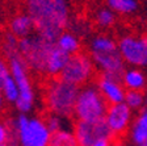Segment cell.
<instances>
[{"instance_id": "6da1fadb", "label": "cell", "mask_w": 147, "mask_h": 146, "mask_svg": "<svg viewBox=\"0 0 147 146\" xmlns=\"http://www.w3.org/2000/svg\"><path fill=\"white\" fill-rule=\"evenodd\" d=\"M26 13L33 20L36 33L51 42L66 32L71 21L68 0H28Z\"/></svg>"}, {"instance_id": "7a4b0ae2", "label": "cell", "mask_w": 147, "mask_h": 146, "mask_svg": "<svg viewBox=\"0 0 147 146\" xmlns=\"http://www.w3.org/2000/svg\"><path fill=\"white\" fill-rule=\"evenodd\" d=\"M80 87L68 83L61 78H53L47 82L43 92V101L47 112L67 119L74 115Z\"/></svg>"}, {"instance_id": "3957f363", "label": "cell", "mask_w": 147, "mask_h": 146, "mask_svg": "<svg viewBox=\"0 0 147 146\" xmlns=\"http://www.w3.org/2000/svg\"><path fill=\"white\" fill-rule=\"evenodd\" d=\"M11 124L18 146H49L51 132L43 119L20 113Z\"/></svg>"}, {"instance_id": "277c9868", "label": "cell", "mask_w": 147, "mask_h": 146, "mask_svg": "<svg viewBox=\"0 0 147 146\" xmlns=\"http://www.w3.org/2000/svg\"><path fill=\"white\" fill-rule=\"evenodd\" d=\"M9 69H11V75L17 83L18 95L17 101L15 103V107L18 113L21 115H28L34 109L37 101V94L36 88H34L33 80H32L30 75H29V69H28L25 61L22 57H16L11 61H8Z\"/></svg>"}, {"instance_id": "5b68a950", "label": "cell", "mask_w": 147, "mask_h": 146, "mask_svg": "<svg viewBox=\"0 0 147 146\" xmlns=\"http://www.w3.org/2000/svg\"><path fill=\"white\" fill-rule=\"evenodd\" d=\"M108 103L96 86L87 84L80 88L74 108V116L79 121H98L104 120Z\"/></svg>"}, {"instance_id": "8992f818", "label": "cell", "mask_w": 147, "mask_h": 146, "mask_svg": "<svg viewBox=\"0 0 147 146\" xmlns=\"http://www.w3.org/2000/svg\"><path fill=\"white\" fill-rule=\"evenodd\" d=\"M55 42L47 41L38 34H32L25 37L18 42L20 55L25 61L28 69L36 74H45L47 58L54 48Z\"/></svg>"}, {"instance_id": "52a82bcc", "label": "cell", "mask_w": 147, "mask_h": 146, "mask_svg": "<svg viewBox=\"0 0 147 146\" xmlns=\"http://www.w3.org/2000/svg\"><path fill=\"white\" fill-rule=\"evenodd\" d=\"M95 76V63L92 61L91 55L86 53H76L70 55L66 67L63 69L59 78L68 83L82 87L87 86Z\"/></svg>"}, {"instance_id": "ba28073f", "label": "cell", "mask_w": 147, "mask_h": 146, "mask_svg": "<svg viewBox=\"0 0 147 146\" xmlns=\"http://www.w3.org/2000/svg\"><path fill=\"white\" fill-rule=\"evenodd\" d=\"M74 136L79 146H92L98 140H113L112 132L104 120L98 121H79L74 125Z\"/></svg>"}, {"instance_id": "9c48e42d", "label": "cell", "mask_w": 147, "mask_h": 146, "mask_svg": "<svg viewBox=\"0 0 147 146\" xmlns=\"http://www.w3.org/2000/svg\"><path fill=\"white\" fill-rule=\"evenodd\" d=\"M118 52L123 61L131 65H147V34L141 38L126 36L121 38Z\"/></svg>"}, {"instance_id": "30bf717a", "label": "cell", "mask_w": 147, "mask_h": 146, "mask_svg": "<svg viewBox=\"0 0 147 146\" xmlns=\"http://www.w3.org/2000/svg\"><path fill=\"white\" fill-rule=\"evenodd\" d=\"M91 58L95 66L101 70V74H108L122 79L125 69H123V59L118 49L105 53H92Z\"/></svg>"}, {"instance_id": "8fae6325", "label": "cell", "mask_w": 147, "mask_h": 146, "mask_svg": "<svg viewBox=\"0 0 147 146\" xmlns=\"http://www.w3.org/2000/svg\"><path fill=\"white\" fill-rule=\"evenodd\" d=\"M130 108L126 103L110 104L108 105L107 115H105V122L109 126L112 136H121L126 132L130 121Z\"/></svg>"}, {"instance_id": "7c38bea8", "label": "cell", "mask_w": 147, "mask_h": 146, "mask_svg": "<svg viewBox=\"0 0 147 146\" xmlns=\"http://www.w3.org/2000/svg\"><path fill=\"white\" fill-rule=\"evenodd\" d=\"M96 87L98 88L108 105L125 101V90H123L122 79H119V78L108 75V74H101L97 78Z\"/></svg>"}, {"instance_id": "4fadbf2b", "label": "cell", "mask_w": 147, "mask_h": 146, "mask_svg": "<svg viewBox=\"0 0 147 146\" xmlns=\"http://www.w3.org/2000/svg\"><path fill=\"white\" fill-rule=\"evenodd\" d=\"M8 31L16 36L18 40H22L25 37H29L34 34L36 32V26L32 20V17L25 13H17V15L12 16L8 22Z\"/></svg>"}, {"instance_id": "5bb4252c", "label": "cell", "mask_w": 147, "mask_h": 146, "mask_svg": "<svg viewBox=\"0 0 147 146\" xmlns=\"http://www.w3.org/2000/svg\"><path fill=\"white\" fill-rule=\"evenodd\" d=\"M68 58L70 55L66 54L64 52H62L59 48L54 45V48L51 49V52L49 54V58H47V63H46V71L45 74L50 78H57L62 74L63 69L66 67L68 62Z\"/></svg>"}, {"instance_id": "9a60e30c", "label": "cell", "mask_w": 147, "mask_h": 146, "mask_svg": "<svg viewBox=\"0 0 147 146\" xmlns=\"http://www.w3.org/2000/svg\"><path fill=\"white\" fill-rule=\"evenodd\" d=\"M55 46L68 55H74L80 52V40L71 32H63L55 41Z\"/></svg>"}, {"instance_id": "2e32d148", "label": "cell", "mask_w": 147, "mask_h": 146, "mask_svg": "<svg viewBox=\"0 0 147 146\" xmlns=\"http://www.w3.org/2000/svg\"><path fill=\"white\" fill-rule=\"evenodd\" d=\"M18 40L16 36H13L9 31H7L3 34L1 38V52H3V57L7 61H11L16 57H20V48H18Z\"/></svg>"}, {"instance_id": "e0dca14e", "label": "cell", "mask_w": 147, "mask_h": 146, "mask_svg": "<svg viewBox=\"0 0 147 146\" xmlns=\"http://www.w3.org/2000/svg\"><path fill=\"white\" fill-rule=\"evenodd\" d=\"M118 49L117 43L114 42L110 37L100 34V36H95L89 42V52L92 53H105V52H112Z\"/></svg>"}, {"instance_id": "ac0fdd59", "label": "cell", "mask_w": 147, "mask_h": 146, "mask_svg": "<svg viewBox=\"0 0 147 146\" xmlns=\"http://www.w3.org/2000/svg\"><path fill=\"white\" fill-rule=\"evenodd\" d=\"M122 84L127 90H137L143 91L144 87V76L137 70L125 71L122 75Z\"/></svg>"}, {"instance_id": "d6986e66", "label": "cell", "mask_w": 147, "mask_h": 146, "mask_svg": "<svg viewBox=\"0 0 147 146\" xmlns=\"http://www.w3.org/2000/svg\"><path fill=\"white\" fill-rule=\"evenodd\" d=\"M49 146H79L78 141L74 136V132L68 129H63L51 134Z\"/></svg>"}, {"instance_id": "ffe728a7", "label": "cell", "mask_w": 147, "mask_h": 146, "mask_svg": "<svg viewBox=\"0 0 147 146\" xmlns=\"http://www.w3.org/2000/svg\"><path fill=\"white\" fill-rule=\"evenodd\" d=\"M133 141L135 146L147 141V111H144L135 121L133 128Z\"/></svg>"}, {"instance_id": "44dd1931", "label": "cell", "mask_w": 147, "mask_h": 146, "mask_svg": "<svg viewBox=\"0 0 147 146\" xmlns=\"http://www.w3.org/2000/svg\"><path fill=\"white\" fill-rule=\"evenodd\" d=\"M116 21V16L114 12L108 7H102V8H98L95 13V22L97 26L102 28V29H107L110 28Z\"/></svg>"}, {"instance_id": "7402d4cb", "label": "cell", "mask_w": 147, "mask_h": 146, "mask_svg": "<svg viewBox=\"0 0 147 146\" xmlns=\"http://www.w3.org/2000/svg\"><path fill=\"white\" fill-rule=\"evenodd\" d=\"M108 8H110L113 12L118 13H131L137 9V1L135 0H105Z\"/></svg>"}, {"instance_id": "603a6c76", "label": "cell", "mask_w": 147, "mask_h": 146, "mask_svg": "<svg viewBox=\"0 0 147 146\" xmlns=\"http://www.w3.org/2000/svg\"><path fill=\"white\" fill-rule=\"evenodd\" d=\"M0 91H1V94H3L5 101L9 103V104H15L18 99V95H20L17 83L15 82V79L12 78V75L7 79V82L3 84V87H1Z\"/></svg>"}, {"instance_id": "cb8c5ba5", "label": "cell", "mask_w": 147, "mask_h": 146, "mask_svg": "<svg viewBox=\"0 0 147 146\" xmlns=\"http://www.w3.org/2000/svg\"><path fill=\"white\" fill-rule=\"evenodd\" d=\"M43 121H45V124L47 125V128H49V130L51 132V134L66 129L63 126L64 117H62V116H59V115H55V113H50L49 112L45 117H43Z\"/></svg>"}, {"instance_id": "d4e9b609", "label": "cell", "mask_w": 147, "mask_h": 146, "mask_svg": "<svg viewBox=\"0 0 147 146\" xmlns=\"http://www.w3.org/2000/svg\"><path fill=\"white\" fill-rule=\"evenodd\" d=\"M143 101V91L137 90H127L125 92V103L129 105V108H137Z\"/></svg>"}, {"instance_id": "484cf974", "label": "cell", "mask_w": 147, "mask_h": 146, "mask_svg": "<svg viewBox=\"0 0 147 146\" xmlns=\"http://www.w3.org/2000/svg\"><path fill=\"white\" fill-rule=\"evenodd\" d=\"M12 141V130L9 121H0V145H9Z\"/></svg>"}, {"instance_id": "4316f807", "label": "cell", "mask_w": 147, "mask_h": 146, "mask_svg": "<svg viewBox=\"0 0 147 146\" xmlns=\"http://www.w3.org/2000/svg\"><path fill=\"white\" fill-rule=\"evenodd\" d=\"M9 76H11V69L8 61L4 57H0V90Z\"/></svg>"}, {"instance_id": "83f0119b", "label": "cell", "mask_w": 147, "mask_h": 146, "mask_svg": "<svg viewBox=\"0 0 147 146\" xmlns=\"http://www.w3.org/2000/svg\"><path fill=\"white\" fill-rule=\"evenodd\" d=\"M112 141L113 140H107V138L105 140H98L97 142H95L92 146H110L112 145Z\"/></svg>"}, {"instance_id": "f1b7e54d", "label": "cell", "mask_w": 147, "mask_h": 146, "mask_svg": "<svg viewBox=\"0 0 147 146\" xmlns=\"http://www.w3.org/2000/svg\"><path fill=\"white\" fill-rule=\"evenodd\" d=\"M4 104H5V99H4L3 94H1V91H0V111L4 108Z\"/></svg>"}, {"instance_id": "f546056e", "label": "cell", "mask_w": 147, "mask_h": 146, "mask_svg": "<svg viewBox=\"0 0 147 146\" xmlns=\"http://www.w3.org/2000/svg\"><path fill=\"white\" fill-rule=\"evenodd\" d=\"M110 146H121V143H118V142H114V141H112V145Z\"/></svg>"}, {"instance_id": "4dcf8cb0", "label": "cell", "mask_w": 147, "mask_h": 146, "mask_svg": "<svg viewBox=\"0 0 147 146\" xmlns=\"http://www.w3.org/2000/svg\"><path fill=\"white\" fill-rule=\"evenodd\" d=\"M137 146H147V141L146 142H143V143H141V145H137Z\"/></svg>"}, {"instance_id": "1f68e13d", "label": "cell", "mask_w": 147, "mask_h": 146, "mask_svg": "<svg viewBox=\"0 0 147 146\" xmlns=\"http://www.w3.org/2000/svg\"><path fill=\"white\" fill-rule=\"evenodd\" d=\"M0 146H9V145H0Z\"/></svg>"}, {"instance_id": "d6a6232c", "label": "cell", "mask_w": 147, "mask_h": 146, "mask_svg": "<svg viewBox=\"0 0 147 146\" xmlns=\"http://www.w3.org/2000/svg\"><path fill=\"white\" fill-rule=\"evenodd\" d=\"M22 1H28V0H22Z\"/></svg>"}]
</instances>
